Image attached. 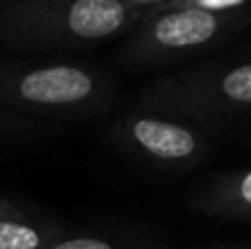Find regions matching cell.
<instances>
[{"label": "cell", "instance_id": "obj_13", "mask_svg": "<svg viewBox=\"0 0 251 249\" xmlns=\"http://www.w3.org/2000/svg\"><path fill=\"white\" fill-rule=\"evenodd\" d=\"M201 249H227V247H201Z\"/></svg>", "mask_w": 251, "mask_h": 249}, {"label": "cell", "instance_id": "obj_9", "mask_svg": "<svg viewBox=\"0 0 251 249\" xmlns=\"http://www.w3.org/2000/svg\"><path fill=\"white\" fill-rule=\"evenodd\" d=\"M44 130H47V122L0 108V146L31 139V137L42 135Z\"/></svg>", "mask_w": 251, "mask_h": 249}, {"label": "cell", "instance_id": "obj_7", "mask_svg": "<svg viewBox=\"0 0 251 249\" xmlns=\"http://www.w3.org/2000/svg\"><path fill=\"white\" fill-rule=\"evenodd\" d=\"M66 227L0 197V249H47Z\"/></svg>", "mask_w": 251, "mask_h": 249}, {"label": "cell", "instance_id": "obj_3", "mask_svg": "<svg viewBox=\"0 0 251 249\" xmlns=\"http://www.w3.org/2000/svg\"><path fill=\"white\" fill-rule=\"evenodd\" d=\"M247 22L245 11H207L199 7H150L126 33L117 64L143 71L172 64L212 49Z\"/></svg>", "mask_w": 251, "mask_h": 249}, {"label": "cell", "instance_id": "obj_6", "mask_svg": "<svg viewBox=\"0 0 251 249\" xmlns=\"http://www.w3.org/2000/svg\"><path fill=\"white\" fill-rule=\"evenodd\" d=\"M190 207L218 219H251V168L223 172L205 181L192 194Z\"/></svg>", "mask_w": 251, "mask_h": 249}, {"label": "cell", "instance_id": "obj_15", "mask_svg": "<svg viewBox=\"0 0 251 249\" xmlns=\"http://www.w3.org/2000/svg\"><path fill=\"white\" fill-rule=\"evenodd\" d=\"M9 2H16V0H9Z\"/></svg>", "mask_w": 251, "mask_h": 249}, {"label": "cell", "instance_id": "obj_16", "mask_svg": "<svg viewBox=\"0 0 251 249\" xmlns=\"http://www.w3.org/2000/svg\"><path fill=\"white\" fill-rule=\"evenodd\" d=\"M249 144H251V137H249Z\"/></svg>", "mask_w": 251, "mask_h": 249}, {"label": "cell", "instance_id": "obj_12", "mask_svg": "<svg viewBox=\"0 0 251 249\" xmlns=\"http://www.w3.org/2000/svg\"><path fill=\"white\" fill-rule=\"evenodd\" d=\"M227 249H251V245H240V247H227Z\"/></svg>", "mask_w": 251, "mask_h": 249}, {"label": "cell", "instance_id": "obj_1", "mask_svg": "<svg viewBox=\"0 0 251 249\" xmlns=\"http://www.w3.org/2000/svg\"><path fill=\"white\" fill-rule=\"evenodd\" d=\"M117 101V82L88 62L51 60L0 62V108L40 122L101 117Z\"/></svg>", "mask_w": 251, "mask_h": 249}, {"label": "cell", "instance_id": "obj_11", "mask_svg": "<svg viewBox=\"0 0 251 249\" xmlns=\"http://www.w3.org/2000/svg\"><path fill=\"white\" fill-rule=\"evenodd\" d=\"M124 2H130V4H137V7H146V9H150V7H154V4L165 2V0H124Z\"/></svg>", "mask_w": 251, "mask_h": 249}, {"label": "cell", "instance_id": "obj_14", "mask_svg": "<svg viewBox=\"0 0 251 249\" xmlns=\"http://www.w3.org/2000/svg\"><path fill=\"white\" fill-rule=\"evenodd\" d=\"M165 2H176V0H165Z\"/></svg>", "mask_w": 251, "mask_h": 249}, {"label": "cell", "instance_id": "obj_2", "mask_svg": "<svg viewBox=\"0 0 251 249\" xmlns=\"http://www.w3.org/2000/svg\"><path fill=\"white\" fill-rule=\"evenodd\" d=\"M143 13L124 0H16L0 11V40L18 53L82 51L126 35Z\"/></svg>", "mask_w": 251, "mask_h": 249}, {"label": "cell", "instance_id": "obj_8", "mask_svg": "<svg viewBox=\"0 0 251 249\" xmlns=\"http://www.w3.org/2000/svg\"><path fill=\"white\" fill-rule=\"evenodd\" d=\"M47 249H170L163 236L139 227L66 229Z\"/></svg>", "mask_w": 251, "mask_h": 249}, {"label": "cell", "instance_id": "obj_5", "mask_svg": "<svg viewBox=\"0 0 251 249\" xmlns=\"http://www.w3.org/2000/svg\"><path fill=\"white\" fill-rule=\"evenodd\" d=\"M110 141L130 159L183 172L205 161L212 137L199 124L132 108L110 124Z\"/></svg>", "mask_w": 251, "mask_h": 249}, {"label": "cell", "instance_id": "obj_4", "mask_svg": "<svg viewBox=\"0 0 251 249\" xmlns=\"http://www.w3.org/2000/svg\"><path fill=\"white\" fill-rule=\"evenodd\" d=\"M137 108L199 126L251 110V60L212 62L163 75L141 91Z\"/></svg>", "mask_w": 251, "mask_h": 249}, {"label": "cell", "instance_id": "obj_10", "mask_svg": "<svg viewBox=\"0 0 251 249\" xmlns=\"http://www.w3.org/2000/svg\"><path fill=\"white\" fill-rule=\"evenodd\" d=\"M247 0H176V2H161L154 7H199L207 11H236Z\"/></svg>", "mask_w": 251, "mask_h": 249}]
</instances>
